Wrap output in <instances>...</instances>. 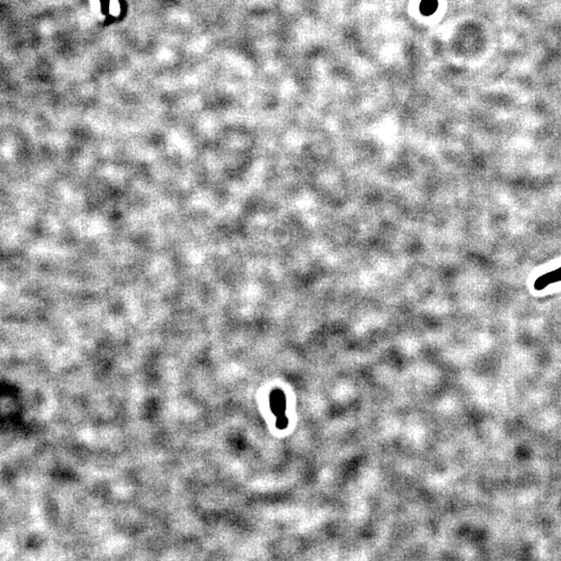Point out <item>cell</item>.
Wrapping results in <instances>:
<instances>
[{
    "label": "cell",
    "mask_w": 561,
    "mask_h": 561,
    "mask_svg": "<svg viewBox=\"0 0 561 561\" xmlns=\"http://www.w3.org/2000/svg\"><path fill=\"white\" fill-rule=\"evenodd\" d=\"M559 280H561V268L557 269V271H555L553 273H549V274L539 278L535 282V288L537 290L544 289L547 285L552 284L554 282H559Z\"/></svg>",
    "instance_id": "6da1fadb"
},
{
    "label": "cell",
    "mask_w": 561,
    "mask_h": 561,
    "mask_svg": "<svg viewBox=\"0 0 561 561\" xmlns=\"http://www.w3.org/2000/svg\"><path fill=\"white\" fill-rule=\"evenodd\" d=\"M438 5V0H422L420 4V10L423 15L430 16L436 12Z\"/></svg>",
    "instance_id": "7a4b0ae2"
}]
</instances>
